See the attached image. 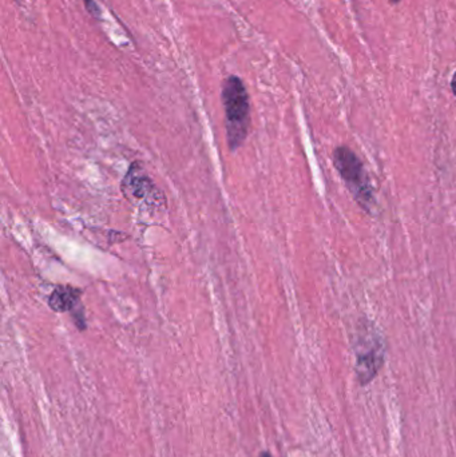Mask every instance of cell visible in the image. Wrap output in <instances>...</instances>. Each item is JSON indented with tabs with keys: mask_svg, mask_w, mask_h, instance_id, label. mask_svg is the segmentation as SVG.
Here are the masks:
<instances>
[{
	"mask_svg": "<svg viewBox=\"0 0 456 457\" xmlns=\"http://www.w3.org/2000/svg\"><path fill=\"white\" fill-rule=\"evenodd\" d=\"M222 104L225 110V128L228 145L237 150L248 137L251 125V102L245 85L240 78L230 75L222 85Z\"/></svg>",
	"mask_w": 456,
	"mask_h": 457,
	"instance_id": "1",
	"label": "cell"
},
{
	"mask_svg": "<svg viewBox=\"0 0 456 457\" xmlns=\"http://www.w3.org/2000/svg\"><path fill=\"white\" fill-rule=\"evenodd\" d=\"M355 370L361 386H369L385 364L386 345L377 328L367 321L355 336Z\"/></svg>",
	"mask_w": 456,
	"mask_h": 457,
	"instance_id": "2",
	"label": "cell"
},
{
	"mask_svg": "<svg viewBox=\"0 0 456 457\" xmlns=\"http://www.w3.org/2000/svg\"><path fill=\"white\" fill-rule=\"evenodd\" d=\"M334 163L343 181L361 209L371 213L375 206L371 181L358 155L350 147L339 146L334 152Z\"/></svg>",
	"mask_w": 456,
	"mask_h": 457,
	"instance_id": "3",
	"label": "cell"
},
{
	"mask_svg": "<svg viewBox=\"0 0 456 457\" xmlns=\"http://www.w3.org/2000/svg\"><path fill=\"white\" fill-rule=\"evenodd\" d=\"M122 190L128 198L137 201L147 200L155 192L152 179L144 173L138 163H133L122 182Z\"/></svg>",
	"mask_w": 456,
	"mask_h": 457,
	"instance_id": "4",
	"label": "cell"
},
{
	"mask_svg": "<svg viewBox=\"0 0 456 457\" xmlns=\"http://www.w3.org/2000/svg\"><path fill=\"white\" fill-rule=\"evenodd\" d=\"M82 297V290L70 285H59L48 297V306L55 313H66L72 312L79 303Z\"/></svg>",
	"mask_w": 456,
	"mask_h": 457,
	"instance_id": "5",
	"label": "cell"
},
{
	"mask_svg": "<svg viewBox=\"0 0 456 457\" xmlns=\"http://www.w3.org/2000/svg\"><path fill=\"white\" fill-rule=\"evenodd\" d=\"M83 3H85L86 10H87L88 12H90L91 15L94 16V18L99 16V8L98 5H96V3L94 2V0H83Z\"/></svg>",
	"mask_w": 456,
	"mask_h": 457,
	"instance_id": "6",
	"label": "cell"
},
{
	"mask_svg": "<svg viewBox=\"0 0 456 457\" xmlns=\"http://www.w3.org/2000/svg\"><path fill=\"white\" fill-rule=\"evenodd\" d=\"M452 91H454L456 96V74L454 75V78H452Z\"/></svg>",
	"mask_w": 456,
	"mask_h": 457,
	"instance_id": "7",
	"label": "cell"
},
{
	"mask_svg": "<svg viewBox=\"0 0 456 457\" xmlns=\"http://www.w3.org/2000/svg\"><path fill=\"white\" fill-rule=\"evenodd\" d=\"M259 457H272L269 453H261Z\"/></svg>",
	"mask_w": 456,
	"mask_h": 457,
	"instance_id": "8",
	"label": "cell"
},
{
	"mask_svg": "<svg viewBox=\"0 0 456 457\" xmlns=\"http://www.w3.org/2000/svg\"><path fill=\"white\" fill-rule=\"evenodd\" d=\"M391 2H393V3H398V2H399V0H391Z\"/></svg>",
	"mask_w": 456,
	"mask_h": 457,
	"instance_id": "9",
	"label": "cell"
}]
</instances>
